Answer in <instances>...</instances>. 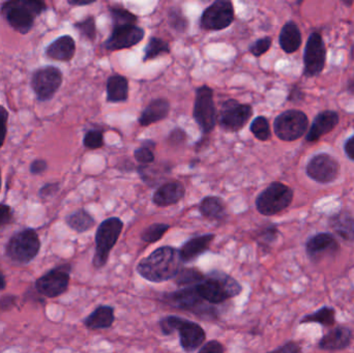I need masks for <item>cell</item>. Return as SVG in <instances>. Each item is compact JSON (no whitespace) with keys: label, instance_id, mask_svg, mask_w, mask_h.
Wrapping results in <instances>:
<instances>
[{"label":"cell","instance_id":"cell-1","mask_svg":"<svg viewBox=\"0 0 354 353\" xmlns=\"http://www.w3.org/2000/svg\"><path fill=\"white\" fill-rule=\"evenodd\" d=\"M183 265L178 249L163 246L141 259L136 265V271L147 281L160 284L174 280Z\"/></svg>","mask_w":354,"mask_h":353},{"label":"cell","instance_id":"cell-2","mask_svg":"<svg viewBox=\"0 0 354 353\" xmlns=\"http://www.w3.org/2000/svg\"><path fill=\"white\" fill-rule=\"evenodd\" d=\"M198 294L212 306L224 304L231 298L241 296L243 288L235 278L220 269L205 274V279L195 286Z\"/></svg>","mask_w":354,"mask_h":353},{"label":"cell","instance_id":"cell-3","mask_svg":"<svg viewBox=\"0 0 354 353\" xmlns=\"http://www.w3.org/2000/svg\"><path fill=\"white\" fill-rule=\"evenodd\" d=\"M160 302L170 308L191 313L203 321H218L220 317L218 308L206 303L198 294L195 286L162 294L160 296Z\"/></svg>","mask_w":354,"mask_h":353},{"label":"cell","instance_id":"cell-4","mask_svg":"<svg viewBox=\"0 0 354 353\" xmlns=\"http://www.w3.org/2000/svg\"><path fill=\"white\" fill-rule=\"evenodd\" d=\"M159 327L164 336H171L177 332L179 344L185 353L196 352L205 343V331L195 321L176 315H168L160 319Z\"/></svg>","mask_w":354,"mask_h":353},{"label":"cell","instance_id":"cell-5","mask_svg":"<svg viewBox=\"0 0 354 353\" xmlns=\"http://www.w3.org/2000/svg\"><path fill=\"white\" fill-rule=\"evenodd\" d=\"M46 10L45 2L39 0H12L2 4L0 14L12 28L26 35L32 28L37 17Z\"/></svg>","mask_w":354,"mask_h":353},{"label":"cell","instance_id":"cell-6","mask_svg":"<svg viewBox=\"0 0 354 353\" xmlns=\"http://www.w3.org/2000/svg\"><path fill=\"white\" fill-rule=\"evenodd\" d=\"M41 250L39 234L32 228L16 232L6 242L4 255L16 265H27L37 256Z\"/></svg>","mask_w":354,"mask_h":353},{"label":"cell","instance_id":"cell-7","mask_svg":"<svg viewBox=\"0 0 354 353\" xmlns=\"http://www.w3.org/2000/svg\"><path fill=\"white\" fill-rule=\"evenodd\" d=\"M124 230V222L118 217L108 218L102 222L95 232V250L93 265L100 269L106 267L109 261L110 253L118 244Z\"/></svg>","mask_w":354,"mask_h":353},{"label":"cell","instance_id":"cell-8","mask_svg":"<svg viewBox=\"0 0 354 353\" xmlns=\"http://www.w3.org/2000/svg\"><path fill=\"white\" fill-rule=\"evenodd\" d=\"M292 200V189L282 182H274L258 195L255 205L258 213L266 217H272L285 211Z\"/></svg>","mask_w":354,"mask_h":353},{"label":"cell","instance_id":"cell-9","mask_svg":"<svg viewBox=\"0 0 354 353\" xmlns=\"http://www.w3.org/2000/svg\"><path fill=\"white\" fill-rule=\"evenodd\" d=\"M72 269V265L68 263L53 267L35 281V289L45 298L62 296L68 292Z\"/></svg>","mask_w":354,"mask_h":353},{"label":"cell","instance_id":"cell-10","mask_svg":"<svg viewBox=\"0 0 354 353\" xmlns=\"http://www.w3.org/2000/svg\"><path fill=\"white\" fill-rule=\"evenodd\" d=\"M193 117L203 134H209L218 124L214 90L207 85L200 86L196 90Z\"/></svg>","mask_w":354,"mask_h":353},{"label":"cell","instance_id":"cell-11","mask_svg":"<svg viewBox=\"0 0 354 353\" xmlns=\"http://www.w3.org/2000/svg\"><path fill=\"white\" fill-rule=\"evenodd\" d=\"M64 76L59 68L46 66L37 68L31 76V88L39 102H48L53 99L59 90Z\"/></svg>","mask_w":354,"mask_h":353},{"label":"cell","instance_id":"cell-12","mask_svg":"<svg viewBox=\"0 0 354 353\" xmlns=\"http://www.w3.org/2000/svg\"><path fill=\"white\" fill-rule=\"evenodd\" d=\"M309 126L308 116L299 110H287L274 120V134L283 141H295L301 138Z\"/></svg>","mask_w":354,"mask_h":353},{"label":"cell","instance_id":"cell-13","mask_svg":"<svg viewBox=\"0 0 354 353\" xmlns=\"http://www.w3.org/2000/svg\"><path fill=\"white\" fill-rule=\"evenodd\" d=\"M253 116V108L249 104L230 99L223 103L218 114V124L227 132L236 133L245 128Z\"/></svg>","mask_w":354,"mask_h":353},{"label":"cell","instance_id":"cell-14","mask_svg":"<svg viewBox=\"0 0 354 353\" xmlns=\"http://www.w3.org/2000/svg\"><path fill=\"white\" fill-rule=\"evenodd\" d=\"M235 19L233 3L229 0H216L202 12L200 26L204 30H223L230 26Z\"/></svg>","mask_w":354,"mask_h":353},{"label":"cell","instance_id":"cell-15","mask_svg":"<svg viewBox=\"0 0 354 353\" xmlns=\"http://www.w3.org/2000/svg\"><path fill=\"white\" fill-rule=\"evenodd\" d=\"M305 249L308 258L317 265L324 259L335 258L340 253L341 246L332 233L320 232L308 238Z\"/></svg>","mask_w":354,"mask_h":353},{"label":"cell","instance_id":"cell-16","mask_svg":"<svg viewBox=\"0 0 354 353\" xmlns=\"http://www.w3.org/2000/svg\"><path fill=\"white\" fill-rule=\"evenodd\" d=\"M326 60V48L324 39L317 32H313L308 39L304 54V75L314 77L324 70Z\"/></svg>","mask_w":354,"mask_h":353},{"label":"cell","instance_id":"cell-17","mask_svg":"<svg viewBox=\"0 0 354 353\" xmlns=\"http://www.w3.org/2000/svg\"><path fill=\"white\" fill-rule=\"evenodd\" d=\"M308 176L320 184H328L338 178L340 172V164L328 153H319L314 155L307 167Z\"/></svg>","mask_w":354,"mask_h":353},{"label":"cell","instance_id":"cell-18","mask_svg":"<svg viewBox=\"0 0 354 353\" xmlns=\"http://www.w3.org/2000/svg\"><path fill=\"white\" fill-rule=\"evenodd\" d=\"M145 29L137 24L113 26L111 35L104 46L109 51L129 49L138 45L145 39Z\"/></svg>","mask_w":354,"mask_h":353},{"label":"cell","instance_id":"cell-19","mask_svg":"<svg viewBox=\"0 0 354 353\" xmlns=\"http://www.w3.org/2000/svg\"><path fill=\"white\" fill-rule=\"evenodd\" d=\"M353 332L351 327L338 325L332 327L318 341L317 347L328 352H342L347 350L353 341Z\"/></svg>","mask_w":354,"mask_h":353},{"label":"cell","instance_id":"cell-20","mask_svg":"<svg viewBox=\"0 0 354 353\" xmlns=\"http://www.w3.org/2000/svg\"><path fill=\"white\" fill-rule=\"evenodd\" d=\"M216 236L212 233L202 234L194 236L178 249L179 256L183 263H192L197 260L200 256L205 254L212 246Z\"/></svg>","mask_w":354,"mask_h":353},{"label":"cell","instance_id":"cell-21","mask_svg":"<svg viewBox=\"0 0 354 353\" xmlns=\"http://www.w3.org/2000/svg\"><path fill=\"white\" fill-rule=\"evenodd\" d=\"M185 195V186L180 182H165L153 195V202L159 207H171L183 200Z\"/></svg>","mask_w":354,"mask_h":353},{"label":"cell","instance_id":"cell-22","mask_svg":"<svg viewBox=\"0 0 354 353\" xmlns=\"http://www.w3.org/2000/svg\"><path fill=\"white\" fill-rule=\"evenodd\" d=\"M339 120H340L339 114L335 111L328 110L318 114L306 137L308 142H316L324 135L332 132L338 126Z\"/></svg>","mask_w":354,"mask_h":353},{"label":"cell","instance_id":"cell-23","mask_svg":"<svg viewBox=\"0 0 354 353\" xmlns=\"http://www.w3.org/2000/svg\"><path fill=\"white\" fill-rule=\"evenodd\" d=\"M115 321V310L109 305L97 307L88 316L85 317L83 325L91 331L109 330Z\"/></svg>","mask_w":354,"mask_h":353},{"label":"cell","instance_id":"cell-24","mask_svg":"<svg viewBox=\"0 0 354 353\" xmlns=\"http://www.w3.org/2000/svg\"><path fill=\"white\" fill-rule=\"evenodd\" d=\"M76 53V41L71 35H62L52 41L45 50V55L57 61H71Z\"/></svg>","mask_w":354,"mask_h":353},{"label":"cell","instance_id":"cell-25","mask_svg":"<svg viewBox=\"0 0 354 353\" xmlns=\"http://www.w3.org/2000/svg\"><path fill=\"white\" fill-rule=\"evenodd\" d=\"M170 112V104L166 99H156L143 110L139 117L140 126H149L167 118Z\"/></svg>","mask_w":354,"mask_h":353},{"label":"cell","instance_id":"cell-26","mask_svg":"<svg viewBox=\"0 0 354 353\" xmlns=\"http://www.w3.org/2000/svg\"><path fill=\"white\" fill-rule=\"evenodd\" d=\"M199 213L209 221H223L227 217L226 204L220 197L207 196L200 202Z\"/></svg>","mask_w":354,"mask_h":353},{"label":"cell","instance_id":"cell-27","mask_svg":"<svg viewBox=\"0 0 354 353\" xmlns=\"http://www.w3.org/2000/svg\"><path fill=\"white\" fill-rule=\"evenodd\" d=\"M330 226L339 238L354 242V218L348 211H340L330 217Z\"/></svg>","mask_w":354,"mask_h":353},{"label":"cell","instance_id":"cell-28","mask_svg":"<svg viewBox=\"0 0 354 353\" xmlns=\"http://www.w3.org/2000/svg\"><path fill=\"white\" fill-rule=\"evenodd\" d=\"M281 48L286 53L297 52L301 46V33L295 21H289L283 26L279 37Z\"/></svg>","mask_w":354,"mask_h":353},{"label":"cell","instance_id":"cell-29","mask_svg":"<svg viewBox=\"0 0 354 353\" xmlns=\"http://www.w3.org/2000/svg\"><path fill=\"white\" fill-rule=\"evenodd\" d=\"M129 99V81L122 75H113L107 81V101L124 103Z\"/></svg>","mask_w":354,"mask_h":353},{"label":"cell","instance_id":"cell-30","mask_svg":"<svg viewBox=\"0 0 354 353\" xmlns=\"http://www.w3.org/2000/svg\"><path fill=\"white\" fill-rule=\"evenodd\" d=\"M336 309L330 306H324L316 310L311 314L305 315L301 319V325H307V323H317L324 327H334L337 323Z\"/></svg>","mask_w":354,"mask_h":353},{"label":"cell","instance_id":"cell-31","mask_svg":"<svg viewBox=\"0 0 354 353\" xmlns=\"http://www.w3.org/2000/svg\"><path fill=\"white\" fill-rule=\"evenodd\" d=\"M66 224L77 233H85L95 227V220L88 211L81 209L68 215L66 218Z\"/></svg>","mask_w":354,"mask_h":353},{"label":"cell","instance_id":"cell-32","mask_svg":"<svg viewBox=\"0 0 354 353\" xmlns=\"http://www.w3.org/2000/svg\"><path fill=\"white\" fill-rule=\"evenodd\" d=\"M205 279V274L197 267H183L174 278V282L179 287H192L198 285Z\"/></svg>","mask_w":354,"mask_h":353},{"label":"cell","instance_id":"cell-33","mask_svg":"<svg viewBox=\"0 0 354 353\" xmlns=\"http://www.w3.org/2000/svg\"><path fill=\"white\" fill-rule=\"evenodd\" d=\"M279 236H280V231H279L278 226L274 224H268L257 232L255 240L260 250L266 254L270 252L272 245L278 240Z\"/></svg>","mask_w":354,"mask_h":353},{"label":"cell","instance_id":"cell-34","mask_svg":"<svg viewBox=\"0 0 354 353\" xmlns=\"http://www.w3.org/2000/svg\"><path fill=\"white\" fill-rule=\"evenodd\" d=\"M170 51L171 50H170L169 44L167 41H164L163 39H160V37H151L147 47H145L143 62L156 59L158 56L162 55V54H169Z\"/></svg>","mask_w":354,"mask_h":353},{"label":"cell","instance_id":"cell-35","mask_svg":"<svg viewBox=\"0 0 354 353\" xmlns=\"http://www.w3.org/2000/svg\"><path fill=\"white\" fill-rule=\"evenodd\" d=\"M170 229V225L165 223L151 224L149 227L145 228L141 233V240L147 244H155L159 242Z\"/></svg>","mask_w":354,"mask_h":353},{"label":"cell","instance_id":"cell-36","mask_svg":"<svg viewBox=\"0 0 354 353\" xmlns=\"http://www.w3.org/2000/svg\"><path fill=\"white\" fill-rule=\"evenodd\" d=\"M156 143L151 140H147L142 143L140 147L135 149L134 157L136 161L141 166H149L155 161V149Z\"/></svg>","mask_w":354,"mask_h":353},{"label":"cell","instance_id":"cell-37","mask_svg":"<svg viewBox=\"0 0 354 353\" xmlns=\"http://www.w3.org/2000/svg\"><path fill=\"white\" fill-rule=\"evenodd\" d=\"M252 134L260 141H268L272 138V132H270V122L268 118L264 116H258L252 122L250 126Z\"/></svg>","mask_w":354,"mask_h":353},{"label":"cell","instance_id":"cell-38","mask_svg":"<svg viewBox=\"0 0 354 353\" xmlns=\"http://www.w3.org/2000/svg\"><path fill=\"white\" fill-rule=\"evenodd\" d=\"M111 14L112 27L122 26V25H136L138 18L136 15L132 14L130 10L122 8H110Z\"/></svg>","mask_w":354,"mask_h":353},{"label":"cell","instance_id":"cell-39","mask_svg":"<svg viewBox=\"0 0 354 353\" xmlns=\"http://www.w3.org/2000/svg\"><path fill=\"white\" fill-rule=\"evenodd\" d=\"M74 27L85 39L91 41L97 39V25H95V19L93 16H88L84 20L75 23Z\"/></svg>","mask_w":354,"mask_h":353},{"label":"cell","instance_id":"cell-40","mask_svg":"<svg viewBox=\"0 0 354 353\" xmlns=\"http://www.w3.org/2000/svg\"><path fill=\"white\" fill-rule=\"evenodd\" d=\"M83 145L88 149H99L104 146V134L101 130L87 131L83 138Z\"/></svg>","mask_w":354,"mask_h":353},{"label":"cell","instance_id":"cell-41","mask_svg":"<svg viewBox=\"0 0 354 353\" xmlns=\"http://www.w3.org/2000/svg\"><path fill=\"white\" fill-rule=\"evenodd\" d=\"M272 44V37H261V39H258L253 45L250 46V52L256 57H260V56L263 55L270 49Z\"/></svg>","mask_w":354,"mask_h":353},{"label":"cell","instance_id":"cell-42","mask_svg":"<svg viewBox=\"0 0 354 353\" xmlns=\"http://www.w3.org/2000/svg\"><path fill=\"white\" fill-rule=\"evenodd\" d=\"M170 24L177 31H185L187 27V20L179 10H174L169 14Z\"/></svg>","mask_w":354,"mask_h":353},{"label":"cell","instance_id":"cell-43","mask_svg":"<svg viewBox=\"0 0 354 353\" xmlns=\"http://www.w3.org/2000/svg\"><path fill=\"white\" fill-rule=\"evenodd\" d=\"M301 352H303V348H301V344L291 340V341L285 342L279 347L266 353H301Z\"/></svg>","mask_w":354,"mask_h":353},{"label":"cell","instance_id":"cell-44","mask_svg":"<svg viewBox=\"0 0 354 353\" xmlns=\"http://www.w3.org/2000/svg\"><path fill=\"white\" fill-rule=\"evenodd\" d=\"M168 142L174 147L181 146L187 142V134L180 128H176L171 131L168 137Z\"/></svg>","mask_w":354,"mask_h":353},{"label":"cell","instance_id":"cell-45","mask_svg":"<svg viewBox=\"0 0 354 353\" xmlns=\"http://www.w3.org/2000/svg\"><path fill=\"white\" fill-rule=\"evenodd\" d=\"M18 304V298L14 294H6L0 298V313L10 312L16 308Z\"/></svg>","mask_w":354,"mask_h":353},{"label":"cell","instance_id":"cell-46","mask_svg":"<svg viewBox=\"0 0 354 353\" xmlns=\"http://www.w3.org/2000/svg\"><path fill=\"white\" fill-rule=\"evenodd\" d=\"M197 353H225V347L218 340H210L204 343Z\"/></svg>","mask_w":354,"mask_h":353},{"label":"cell","instance_id":"cell-47","mask_svg":"<svg viewBox=\"0 0 354 353\" xmlns=\"http://www.w3.org/2000/svg\"><path fill=\"white\" fill-rule=\"evenodd\" d=\"M8 112L6 111L3 106L0 105V149L6 141V134H8Z\"/></svg>","mask_w":354,"mask_h":353},{"label":"cell","instance_id":"cell-48","mask_svg":"<svg viewBox=\"0 0 354 353\" xmlns=\"http://www.w3.org/2000/svg\"><path fill=\"white\" fill-rule=\"evenodd\" d=\"M14 213L10 205L0 203V228L12 223Z\"/></svg>","mask_w":354,"mask_h":353},{"label":"cell","instance_id":"cell-49","mask_svg":"<svg viewBox=\"0 0 354 353\" xmlns=\"http://www.w3.org/2000/svg\"><path fill=\"white\" fill-rule=\"evenodd\" d=\"M59 189V182H51V184H45V186L39 190V196L43 199L50 198V197L57 194Z\"/></svg>","mask_w":354,"mask_h":353},{"label":"cell","instance_id":"cell-50","mask_svg":"<svg viewBox=\"0 0 354 353\" xmlns=\"http://www.w3.org/2000/svg\"><path fill=\"white\" fill-rule=\"evenodd\" d=\"M24 298L26 302L37 303V304L41 305L46 304V298L37 292L35 285H33V287L28 288L26 290V292L24 294Z\"/></svg>","mask_w":354,"mask_h":353},{"label":"cell","instance_id":"cell-51","mask_svg":"<svg viewBox=\"0 0 354 353\" xmlns=\"http://www.w3.org/2000/svg\"><path fill=\"white\" fill-rule=\"evenodd\" d=\"M47 162L43 159H37L30 164L29 171H30V173L33 174V175H39V174H41L44 173V172L47 171Z\"/></svg>","mask_w":354,"mask_h":353},{"label":"cell","instance_id":"cell-52","mask_svg":"<svg viewBox=\"0 0 354 353\" xmlns=\"http://www.w3.org/2000/svg\"><path fill=\"white\" fill-rule=\"evenodd\" d=\"M345 153L349 159L354 161V135L348 139L344 145Z\"/></svg>","mask_w":354,"mask_h":353},{"label":"cell","instance_id":"cell-53","mask_svg":"<svg viewBox=\"0 0 354 353\" xmlns=\"http://www.w3.org/2000/svg\"><path fill=\"white\" fill-rule=\"evenodd\" d=\"M95 0H86V1H80V0H68V3L73 6H85L95 3Z\"/></svg>","mask_w":354,"mask_h":353},{"label":"cell","instance_id":"cell-54","mask_svg":"<svg viewBox=\"0 0 354 353\" xmlns=\"http://www.w3.org/2000/svg\"><path fill=\"white\" fill-rule=\"evenodd\" d=\"M6 288V276L2 271H0V292H3Z\"/></svg>","mask_w":354,"mask_h":353},{"label":"cell","instance_id":"cell-55","mask_svg":"<svg viewBox=\"0 0 354 353\" xmlns=\"http://www.w3.org/2000/svg\"><path fill=\"white\" fill-rule=\"evenodd\" d=\"M347 88H348L349 93H354V78L349 81Z\"/></svg>","mask_w":354,"mask_h":353},{"label":"cell","instance_id":"cell-56","mask_svg":"<svg viewBox=\"0 0 354 353\" xmlns=\"http://www.w3.org/2000/svg\"><path fill=\"white\" fill-rule=\"evenodd\" d=\"M1 184H2L1 169H0V190H1Z\"/></svg>","mask_w":354,"mask_h":353},{"label":"cell","instance_id":"cell-57","mask_svg":"<svg viewBox=\"0 0 354 353\" xmlns=\"http://www.w3.org/2000/svg\"><path fill=\"white\" fill-rule=\"evenodd\" d=\"M351 57L354 59V45L353 46V49H351Z\"/></svg>","mask_w":354,"mask_h":353}]
</instances>
